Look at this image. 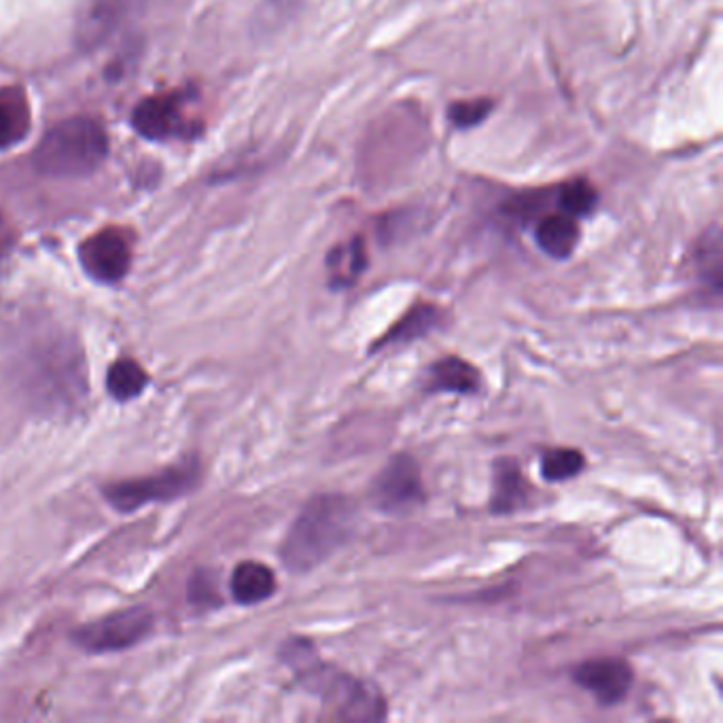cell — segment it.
I'll list each match as a JSON object with an SVG mask.
<instances>
[{"label":"cell","instance_id":"8992f818","mask_svg":"<svg viewBox=\"0 0 723 723\" xmlns=\"http://www.w3.org/2000/svg\"><path fill=\"white\" fill-rule=\"evenodd\" d=\"M79 259L85 274L102 285L120 283L132 264V251L125 234L106 227L81 244Z\"/></svg>","mask_w":723,"mask_h":723},{"label":"cell","instance_id":"5b68a950","mask_svg":"<svg viewBox=\"0 0 723 723\" xmlns=\"http://www.w3.org/2000/svg\"><path fill=\"white\" fill-rule=\"evenodd\" d=\"M371 499L378 509L388 513H404L420 506L425 488L416 460L408 455L393 458L371 483Z\"/></svg>","mask_w":723,"mask_h":723},{"label":"cell","instance_id":"30bf717a","mask_svg":"<svg viewBox=\"0 0 723 723\" xmlns=\"http://www.w3.org/2000/svg\"><path fill=\"white\" fill-rule=\"evenodd\" d=\"M30 125L32 113L24 90L18 85L0 88V151L26 141Z\"/></svg>","mask_w":723,"mask_h":723},{"label":"cell","instance_id":"52a82bcc","mask_svg":"<svg viewBox=\"0 0 723 723\" xmlns=\"http://www.w3.org/2000/svg\"><path fill=\"white\" fill-rule=\"evenodd\" d=\"M134 130L149 141L190 136L192 123L185 118V100L179 94L149 96L132 113Z\"/></svg>","mask_w":723,"mask_h":723},{"label":"cell","instance_id":"7a4b0ae2","mask_svg":"<svg viewBox=\"0 0 723 723\" xmlns=\"http://www.w3.org/2000/svg\"><path fill=\"white\" fill-rule=\"evenodd\" d=\"M109 136L100 121L77 115L55 123L34 151V166L49 179H81L102 166Z\"/></svg>","mask_w":723,"mask_h":723},{"label":"cell","instance_id":"8fae6325","mask_svg":"<svg viewBox=\"0 0 723 723\" xmlns=\"http://www.w3.org/2000/svg\"><path fill=\"white\" fill-rule=\"evenodd\" d=\"M579 236L581 232H579L578 218L567 213L541 218L534 232L539 248L552 259L571 257L573 251L578 248Z\"/></svg>","mask_w":723,"mask_h":723},{"label":"cell","instance_id":"2e32d148","mask_svg":"<svg viewBox=\"0 0 723 723\" xmlns=\"http://www.w3.org/2000/svg\"><path fill=\"white\" fill-rule=\"evenodd\" d=\"M146 385H149V376L145 369L132 359H120L113 363L106 374V388L111 397L118 401H130L143 395Z\"/></svg>","mask_w":723,"mask_h":723},{"label":"cell","instance_id":"9c48e42d","mask_svg":"<svg viewBox=\"0 0 723 723\" xmlns=\"http://www.w3.org/2000/svg\"><path fill=\"white\" fill-rule=\"evenodd\" d=\"M325 699L334 704V717L338 720H383L386 713L385 700L367 685L353 679L334 681L325 692Z\"/></svg>","mask_w":723,"mask_h":723},{"label":"cell","instance_id":"7402d4cb","mask_svg":"<svg viewBox=\"0 0 723 723\" xmlns=\"http://www.w3.org/2000/svg\"><path fill=\"white\" fill-rule=\"evenodd\" d=\"M202 583H193L192 601L193 603H211L215 601V585L208 581V578H200Z\"/></svg>","mask_w":723,"mask_h":723},{"label":"cell","instance_id":"5bb4252c","mask_svg":"<svg viewBox=\"0 0 723 723\" xmlns=\"http://www.w3.org/2000/svg\"><path fill=\"white\" fill-rule=\"evenodd\" d=\"M367 267V255L362 238L344 242L336 246L327 257V269L332 287H350Z\"/></svg>","mask_w":723,"mask_h":723},{"label":"cell","instance_id":"e0dca14e","mask_svg":"<svg viewBox=\"0 0 723 723\" xmlns=\"http://www.w3.org/2000/svg\"><path fill=\"white\" fill-rule=\"evenodd\" d=\"M696 264L702 283L720 293L722 291V236L715 227L700 242Z\"/></svg>","mask_w":723,"mask_h":723},{"label":"cell","instance_id":"6da1fadb","mask_svg":"<svg viewBox=\"0 0 723 723\" xmlns=\"http://www.w3.org/2000/svg\"><path fill=\"white\" fill-rule=\"evenodd\" d=\"M357 525L355 503L342 495L314 497L287 532L281 560L293 573H308L350 539Z\"/></svg>","mask_w":723,"mask_h":723},{"label":"cell","instance_id":"ffe728a7","mask_svg":"<svg viewBox=\"0 0 723 723\" xmlns=\"http://www.w3.org/2000/svg\"><path fill=\"white\" fill-rule=\"evenodd\" d=\"M437 308L434 306H416L411 313L406 314L390 332L383 338V344L390 342H408V339L420 338L425 332H429L437 325Z\"/></svg>","mask_w":723,"mask_h":723},{"label":"cell","instance_id":"d6986e66","mask_svg":"<svg viewBox=\"0 0 723 723\" xmlns=\"http://www.w3.org/2000/svg\"><path fill=\"white\" fill-rule=\"evenodd\" d=\"M558 204L571 217H588L599 204V193L588 181L576 179L558 192Z\"/></svg>","mask_w":723,"mask_h":723},{"label":"cell","instance_id":"3957f363","mask_svg":"<svg viewBox=\"0 0 723 723\" xmlns=\"http://www.w3.org/2000/svg\"><path fill=\"white\" fill-rule=\"evenodd\" d=\"M200 469H202L200 462L192 458V460H185L183 465L169 467L166 471H162L157 476L109 483L102 490V495L106 497L109 506L115 507L123 513H130V511H136L149 503L174 501V499L185 497L200 482Z\"/></svg>","mask_w":723,"mask_h":723},{"label":"cell","instance_id":"44dd1931","mask_svg":"<svg viewBox=\"0 0 723 723\" xmlns=\"http://www.w3.org/2000/svg\"><path fill=\"white\" fill-rule=\"evenodd\" d=\"M495 102L488 98L476 100H460L448 109V120L457 130H471L490 118Z\"/></svg>","mask_w":723,"mask_h":723},{"label":"cell","instance_id":"4fadbf2b","mask_svg":"<svg viewBox=\"0 0 723 723\" xmlns=\"http://www.w3.org/2000/svg\"><path fill=\"white\" fill-rule=\"evenodd\" d=\"M482 383L480 371L471 363L462 362L458 357H446L435 363L429 376V390L435 393H458V395H471L478 393Z\"/></svg>","mask_w":723,"mask_h":723},{"label":"cell","instance_id":"277c9868","mask_svg":"<svg viewBox=\"0 0 723 723\" xmlns=\"http://www.w3.org/2000/svg\"><path fill=\"white\" fill-rule=\"evenodd\" d=\"M153 628V613L145 607H132L111 613L94 624L77 628L73 641L90 653L121 651L141 643Z\"/></svg>","mask_w":723,"mask_h":723},{"label":"cell","instance_id":"9a60e30c","mask_svg":"<svg viewBox=\"0 0 723 723\" xmlns=\"http://www.w3.org/2000/svg\"><path fill=\"white\" fill-rule=\"evenodd\" d=\"M529 483L525 482L520 469L511 460H501L495 471V495H492V509L499 513L513 511L527 501Z\"/></svg>","mask_w":723,"mask_h":723},{"label":"cell","instance_id":"ba28073f","mask_svg":"<svg viewBox=\"0 0 723 723\" xmlns=\"http://www.w3.org/2000/svg\"><path fill=\"white\" fill-rule=\"evenodd\" d=\"M576 681L604 706L627 699L632 688V669L620 658H601L583 662L576 669Z\"/></svg>","mask_w":723,"mask_h":723},{"label":"cell","instance_id":"7c38bea8","mask_svg":"<svg viewBox=\"0 0 723 723\" xmlns=\"http://www.w3.org/2000/svg\"><path fill=\"white\" fill-rule=\"evenodd\" d=\"M276 590V578L262 562L246 560L232 576V594L236 603L257 604L267 601Z\"/></svg>","mask_w":723,"mask_h":723},{"label":"cell","instance_id":"ac0fdd59","mask_svg":"<svg viewBox=\"0 0 723 723\" xmlns=\"http://www.w3.org/2000/svg\"><path fill=\"white\" fill-rule=\"evenodd\" d=\"M585 467V458L579 450L554 448L541 458V473L548 482H564L579 476Z\"/></svg>","mask_w":723,"mask_h":723}]
</instances>
